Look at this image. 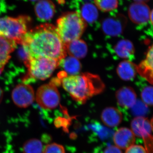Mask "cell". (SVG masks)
I'll return each instance as SVG.
<instances>
[{
	"mask_svg": "<svg viewBox=\"0 0 153 153\" xmlns=\"http://www.w3.org/2000/svg\"><path fill=\"white\" fill-rule=\"evenodd\" d=\"M21 45L28 60L47 57L60 62L67 56L65 44L52 24H42L29 30Z\"/></svg>",
	"mask_w": 153,
	"mask_h": 153,
	"instance_id": "6da1fadb",
	"label": "cell"
},
{
	"mask_svg": "<svg viewBox=\"0 0 153 153\" xmlns=\"http://www.w3.org/2000/svg\"><path fill=\"white\" fill-rule=\"evenodd\" d=\"M57 77L71 98L81 104L85 103L93 96L101 93L105 88L100 76L91 73L86 72Z\"/></svg>",
	"mask_w": 153,
	"mask_h": 153,
	"instance_id": "7a4b0ae2",
	"label": "cell"
},
{
	"mask_svg": "<svg viewBox=\"0 0 153 153\" xmlns=\"http://www.w3.org/2000/svg\"><path fill=\"white\" fill-rule=\"evenodd\" d=\"M55 27L65 44L80 39L87 27V23L78 12H67L57 19Z\"/></svg>",
	"mask_w": 153,
	"mask_h": 153,
	"instance_id": "3957f363",
	"label": "cell"
},
{
	"mask_svg": "<svg viewBox=\"0 0 153 153\" xmlns=\"http://www.w3.org/2000/svg\"><path fill=\"white\" fill-rule=\"evenodd\" d=\"M25 64L27 68V72L23 78V82L29 84L37 80L49 78L60 62L52 58L40 57L28 59Z\"/></svg>",
	"mask_w": 153,
	"mask_h": 153,
	"instance_id": "277c9868",
	"label": "cell"
},
{
	"mask_svg": "<svg viewBox=\"0 0 153 153\" xmlns=\"http://www.w3.org/2000/svg\"><path fill=\"white\" fill-rule=\"evenodd\" d=\"M31 22V18L27 16L0 18V36L21 44L25 35L29 31Z\"/></svg>",
	"mask_w": 153,
	"mask_h": 153,
	"instance_id": "5b68a950",
	"label": "cell"
},
{
	"mask_svg": "<svg viewBox=\"0 0 153 153\" xmlns=\"http://www.w3.org/2000/svg\"><path fill=\"white\" fill-rule=\"evenodd\" d=\"M36 100L38 104L44 109L56 108L60 103V100L57 85L52 81L41 85L36 92Z\"/></svg>",
	"mask_w": 153,
	"mask_h": 153,
	"instance_id": "8992f818",
	"label": "cell"
},
{
	"mask_svg": "<svg viewBox=\"0 0 153 153\" xmlns=\"http://www.w3.org/2000/svg\"><path fill=\"white\" fill-rule=\"evenodd\" d=\"M14 103L19 107L27 108L33 103L35 100V92L33 87L25 83L17 85L12 93Z\"/></svg>",
	"mask_w": 153,
	"mask_h": 153,
	"instance_id": "52a82bcc",
	"label": "cell"
},
{
	"mask_svg": "<svg viewBox=\"0 0 153 153\" xmlns=\"http://www.w3.org/2000/svg\"><path fill=\"white\" fill-rule=\"evenodd\" d=\"M127 22L126 18L122 14L108 17L102 22V31L107 36L112 37L119 36L124 31Z\"/></svg>",
	"mask_w": 153,
	"mask_h": 153,
	"instance_id": "ba28073f",
	"label": "cell"
},
{
	"mask_svg": "<svg viewBox=\"0 0 153 153\" xmlns=\"http://www.w3.org/2000/svg\"><path fill=\"white\" fill-rule=\"evenodd\" d=\"M150 13V9L145 3H133L128 9L129 18L133 23L137 25H143L147 23Z\"/></svg>",
	"mask_w": 153,
	"mask_h": 153,
	"instance_id": "9c48e42d",
	"label": "cell"
},
{
	"mask_svg": "<svg viewBox=\"0 0 153 153\" xmlns=\"http://www.w3.org/2000/svg\"><path fill=\"white\" fill-rule=\"evenodd\" d=\"M137 66V73L153 85V44L149 47L146 58Z\"/></svg>",
	"mask_w": 153,
	"mask_h": 153,
	"instance_id": "30bf717a",
	"label": "cell"
},
{
	"mask_svg": "<svg viewBox=\"0 0 153 153\" xmlns=\"http://www.w3.org/2000/svg\"><path fill=\"white\" fill-rule=\"evenodd\" d=\"M113 140L117 147L127 149L135 142V135L131 130L127 128H121L115 133Z\"/></svg>",
	"mask_w": 153,
	"mask_h": 153,
	"instance_id": "8fae6325",
	"label": "cell"
},
{
	"mask_svg": "<svg viewBox=\"0 0 153 153\" xmlns=\"http://www.w3.org/2000/svg\"><path fill=\"white\" fill-rule=\"evenodd\" d=\"M116 97L120 106L131 108L137 101V96L134 90L130 86H123L116 91Z\"/></svg>",
	"mask_w": 153,
	"mask_h": 153,
	"instance_id": "7c38bea8",
	"label": "cell"
},
{
	"mask_svg": "<svg viewBox=\"0 0 153 153\" xmlns=\"http://www.w3.org/2000/svg\"><path fill=\"white\" fill-rule=\"evenodd\" d=\"M35 12L39 20L43 22L49 21L55 15V4L51 0H41L36 4Z\"/></svg>",
	"mask_w": 153,
	"mask_h": 153,
	"instance_id": "4fadbf2b",
	"label": "cell"
},
{
	"mask_svg": "<svg viewBox=\"0 0 153 153\" xmlns=\"http://www.w3.org/2000/svg\"><path fill=\"white\" fill-rule=\"evenodd\" d=\"M131 126L132 131L135 135L140 137H147L152 132L150 121L143 117L134 118L132 121Z\"/></svg>",
	"mask_w": 153,
	"mask_h": 153,
	"instance_id": "5bb4252c",
	"label": "cell"
},
{
	"mask_svg": "<svg viewBox=\"0 0 153 153\" xmlns=\"http://www.w3.org/2000/svg\"><path fill=\"white\" fill-rule=\"evenodd\" d=\"M101 118L105 125L110 127H114L119 125L122 121L123 115L116 108L108 107L102 111Z\"/></svg>",
	"mask_w": 153,
	"mask_h": 153,
	"instance_id": "9a60e30c",
	"label": "cell"
},
{
	"mask_svg": "<svg viewBox=\"0 0 153 153\" xmlns=\"http://www.w3.org/2000/svg\"><path fill=\"white\" fill-rule=\"evenodd\" d=\"M117 73L124 81H130L135 77L137 73V66L129 60H124L118 65Z\"/></svg>",
	"mask_w": 153,
	"mask_h": 153,
	"instance_id": "2e32d148",
	"label": "cell"
},
{
	"mask_svg": "<svg viewBox=\"0 0 153 153\" xmlns=\"http://www.w3.org/2000/svg\"><path fill=\"white\" fill-rule=\"evenodd\" d=\"M67 54L76 59L84 58L87 55L88 47L86 43L79 39L65 44Z\"/></svg>",
	"mask_w": 153,
	"mask_h": 153,
	"instance_id": "e0dca14e",
	"label": "cell"
},
{
	"mask_svg": "<svg viewBox=\"0 0 153 153\" xmlns=\"http://www.w3.org/2000/svg\"><path fill=\"white\" fill-rule=\"evenodd\" d=\"M16 47L15 41L0 36V66L4 67Z\"/></svg>",
	"mask_w": 153,
	"mask_h": 153,
	"instance_id": "ac0fdd59",
	"label": "cell"
},
{
	"mask_svg": "<svg viewBox=\"0 0 153 153\" xmlns=\"http://www.w3.org/2000/svg\"><path fill=\"white\" fill-rule=\"evenodd\" d=\"M114 51L118 57L125 60H129L135 53L134 44L129 40L123 39L117 43L114 46Z\"/></svg>",
	"mask_w": 153,
	"mask_h": 153,
	"instance_id": "d6986e66",
	"label": "cell"
},
{
	"mask_svg": "<svg viewBox=\"0 0 153 153\" xmlns=\"http://www.w3.org/2000/svg\"><path fill=\"white\" fill-rule=\"evenodd\" d=\"M61 63L64 72L68 75L79 74L82 68V65L79 60L70 56H66L60 62V64Z\"/></svg>",
	"mask_w": 153,
	"mask_h": 153,
	"instance_id": "ffe728a7",
	"label": "cell"
},
{
	"mask_svg": "<svg viewBox=\"0 0 153 153\" xmlns=\"http://www.w3.org/2000/svg\"><path fill=\"white\" fill-rule=\"evenodd\" d=\"M80 15L86 23L91 24L97 20L98 12L97 7L94 5L86 3L82 6Z\"/></svg>",
	"mask_w": 153,
	"mask_h": 153,
	"instance_id": "44dd1931",
	"label": "cell"
},
{
	"mask_svg": "<svg viewBox=\"0 0 153 153\" xmlns=\"http://www.w3.org/2000/svg\"><path fill=\"white\" fill-rule=\"evenodd\" d=\"M23 150V153H42L43 145L39 140H28L24 144Z\"/></svg>",
	"mask_w": 153,
	"mask_h": 153,
	"instance_id": "7402d4cb",
	"label": "cell"
},
{
	"mask_svg": "<svg viewBox=\"0 0 153 153\" xmlns=\"http://www.w3.org/2000/svg\"><path fill=\"white\" fill-rule=\"evenodd\" d=\"M96 7L104 12H110L117 8L118 0H94Z\"/></svg>",
	"mask_w": 153,
	"mask_h": 153,
	"instance_id": "603a6c76",
	"label": "cell"
},
{
	"mask_svg": "<svg viewBox=\"0 0 153 153\" xmlns=\"http://www.w3.org/2000/svg\"><path fill=\"white\" fill-rule=\"evenodd\" d=\"M141 97L146 105L153 106V86L150 85L143 88L141 93Z\"/></svg>",
	"mask_w": 153,
	"mask_h": 153,
	"instance_id": "cb8c5ba5",
	"label": "cell"
},
{
	"mask_svg": "<svg viewBox=\"0 0 153 153\" xmlns=\"http://www.w3.org/2000/svg\"><path fill=\"white\" fill-rule=\"evenodd\" d=\"M42 153H65V151L63 146L54 143L47 145Z\"/></svg>",
	"mask_w": 153,
	"mask_h": 153,
	"instance_id": "d4e9b609",
	"label": "cell"
},
{
	"mask_svg": "<svg viewBox=\"0 0 153 153\" xmlns=\"http://www.w3.org/2000/svg\"><path fill=\"white\" fill-rule=\"evenodd\" d=\"M126 153H147L143 147L140 145H134L126 150Z\"/></svg>",
	"mask_w": 153,
	"mask_h": 153,
	"instance_id": "484cf974",
	"label": "cell"
},
{
	"mask_svg": "<svg viewBox=\"0 0 153 153\" xmlns=\"http://www.w3.org/2000/svg\"><path fill=\"white\" fill-rule=\"evenodd\" d=\"M103 153H123L120 149L114 146H109L105 148Z\"/></svg>",
	"mask_w": 153,
	"mask_h": 153,
	"instance_id": "4316f807",
	"label": "cell"
},
{
	"mask_svg": "<svg viewBox=\"0 0 153 153\" xmlns=\"http://www.w3.org/2000/svg\"><path fill=\"white\" fill-rule=\"evenodd\" d=\"M6 3L4 0H0V15L7 10Z\"/></svg>",
	"mask_w": 153,
	"mask_h": 153,
	"instance_id": "83f0119b",
	"label": "cell"
},
{
	"mask_svg": "<svg viewBox=\"0 0 153 153\" xmlns=\"http://www.w3.org/2000/svg\"><path fill=\"white\" fill-rule=\"evenodd\" d=\"M150 19L152 25L153 26V10L151 12L150 16Z\"/></svg>",
	"mask_w": 153,
	"mask_h": 153,
	"instance_id": "f1b7e54d",
	"label": "cell"
},
{
	"mask_svg": "<svg viewBox=\"0 0 153 153\" xmlns=\"http://www.w3.org/2000/svg\"><path fill=\"white\" fill-rule=\"evenodd\" d=\"M135 2L145 3L149 1V0H134Z\"/></svg>",
	"mask_w": 153,
	"mask_h": 153,
	"instance_id": "f546056e",
	"label": "cell"
},
{
	"mask_svg": "<svg viewBox=\"0 0 153 153\" xmlns=\"http://www.w3.org/2000/svg\"><path fill=\"white\" fill-rule=\"evenodd\" d=\"M3 97V92L2 89L0 88V103L2 100Z\"/></svg>",
	"mask_w": 153,
	"mask_h": 153,
	"instance_id": "4dcf8cb0",
	"label": "cell"
},
{
	"mask_svg": "<svg viewBox=\"0 0 153 153\" xmlns=\"http://www.w3.org/2000/svg\"><path fill=\"white\" fill-rule=\"evenodd\" d=\"M151 126H152V131H153V117L150 121Z\"/></svg>",
	"mask_w": 153,
	"mask_h": 153,
	"instance_id": "1f68e13d",
	"label": "cell"
},
{
	"mask_svg": "<svg viewBox=\"0 0 153 153\" xmlns=\"http://www.w3.org/2000/svg\"><path fill=\"white\" fill-rule=\"evenodd\" d=\"M4 67H3V66H0V75L1 74L2 72L4 70Z\"/></svg>",
	"mask_w": 153,
	"mask_h": 153,
	"instance_id": "d6a6232c",
	"label": "cell"
},
{
	"mask_svg": "<svg viewBox=\"0 0 153 153\" xmlns=\"http://www.w3.org/2000/svg\"><path fill=\"white\" fill-rule=\"evenodd\" d=\"M23 1H25L35 2L38 1V0H23Z\"/></svg>",
	"mask_w": 153,
	"mask_h": 153,
	"instance_id": "836d02e7",
	"label": "cell"
},
{
	"mask_svg": "<svg viewBox=\"0 0 153 153\" xmlns=\"http://www.w3.org/2000/svg\"><path fill=\"white\" fill-rule=\"evenodd\" d=\"M82 1H90V0H82Z\"/></svg>",
	"mask_w": 153,
	"mask_h": 153,
	"instance_id": "e575fe53",
	"label": "cell"
}]
</instances>
